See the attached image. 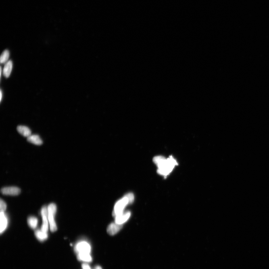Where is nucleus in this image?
I'll use <instances>...</instances> for the list:
<instances>
[{
	"mask_svg": "<svg viewBox=\"0 0 269 269\" xmlns=\"http://www.w3.org/2000/svg\"><path fill=\"white\" fill-rule=\"evenodd\" d=\"M41 214L43 220L41 230L42 231L47 232L48 230V207L44 206L42 207Z\"/></svg>",
	"mask_w": 269,
	"mask_h": 269,
	"instance_id": "nucleus-5",
	"label": "nucleus"
},
{
	"mask_svg": "<svg viewBox=\"0 0 269 269\" xmlns=\"http://www.w3.org/2000/svg\"><path fill=\"white\" fill-rule=\"evenodd\" d=\"M28 222L30 227L33 229H34L37 227L38 220L35 217L30 216L28 219Z\"/></svg>",
	"mask_w": 269,
	"mask_h": 269,
	"instance_id": "nucleus-15",
	"label": "nucleus"
},
{
	"mask_svg": "<svg viewBox=\"0 0 269 269\" xmlns=\"http://www.w3.org/2000/svg\"><path fill=\"white\" fill-rule=\"evenodd\" d=\"M1 192L4 195H17L20 193L21 190L16 187H5L2 188Z\"/></svg>",
	"mask_w": 269,
	"mask_h": 269,
	"instance_id": "nucleus-6",
	"label": "nucleus"
},
{
	"mask_svg": "<svg viewBox=\"0 0 269 269\" xmlns=\"http://www.w3.org/2000/svg\"><path fill=\"white\" fill-rule=\"evenodd\" d=\"M17 131L24 137L28 138L32 134L30 129L28 127L25 126H19L17 127Z\"/></svg>",
	"mask_w": 269,
	"mask_h": 269,
	"instance_id": "nucleus-12",
	"label": "nucleus"
},
{
	"mask_svg": "<svg viewBox=\"0 0 269 269\" xmlns=\"http://www.w3.org/2000/svg\"><path fill=\"white\" fill-rule=\"evenodd\" d=\"M130 212L129 211L124 212L115 217V222L120 225H123L127 221L130 216Z\"/></svg>",
	"mask_w": 269,
	"mask_h": 269,
	"instance_id": "nucleus-8",
	"label": "nucleus"
},
{
	"mask_svg": "<svg viewBox=\"0 0 269 269\" xmlns=\"http://www.w3.org/2000/svg\"><path fill=\"white\" fill-rule=\"evenodd\" d=\"M122 225L117 224L116 223H112L108 226L107 231L108 233L111 236L116 234L120 231L122 228Z\"/></svg>",
	"mask_w": 269,
	"mask_h": 269,
	"instance_id": "nucleus-7",
	"label": "nucleus"
},
{
	"mask_svg": "<svg viewBox=\"0 0 269 269\" xmlns=\"http://www.w3.org/2000/svg\"><path fill=\"white\" fill-rule=\"evenodd\" d=\"M76 252L79 253H90L91 247L89 243L85 241L79 242L75 247Z\"/></svg>",
	"mask_w": 269,
	"mask_h": 269,
	"instance_id": "nucleus-4",
	"label": "nucleus"
},
{
	"mask_svg": "<svg viewBox=\"0 0 269 269\" xmlns=\"http://www.w3.org/2000/svg\"><path fill=\"white\" fill-rule=\"evenodd\" d=\"M2 94H2V90H1V100L2 99Z\"/></svg>",
	"mask_w": 269,
	"mask_h": 269,
	"instance_id": "nucleus-20",
	"label": "nucleus"
},
{
	"mask_svg": "<svg viewBox=\"0 0 269 269\" xmlns=\"http://www.w3.org/2000/svg\"><path fill=\"white\" fill-rule=\"evenodd\" d=\"M134 200L133 194L129 193L117 202L114 207V210L113 212V215L116 217L118 215L122 214L125 207L129 204L133 203Z\"/></svg>",
	"mask_w": 269,
	"mask_h": 269,
	"instance_id": "nucleus-2",
	"label": "nucleus"
},
{
	"mask_svg": "<svg viewBox=\"0 0 269 269\" xmlns=\"http://www.w3.org/2000/svg\"><path fill=\"white\" fill-rule=\"evenodd\" d=\"M95 269H102L100 266H97L95 267Z\"/></svg>",
	"mask_w": 269,
	"mask_h": 269,
	"instance_id": "nucleus-19",
	"label": "nucleus"
},
{
	"mask_svg": "<svg viewBox=\"0 0 269 269\" xmlns=\"http://www.w3.org/2000/svg\"><path fill=\"white\" fill-rule=\"evenodd\" d=\"M0 221H1L0 232L2 234L5 231L8 225L7 218L4 212H1L0 213Z\"/></svg>",
	"mask_w": 269,
	"mask_h": 269,
	"instance_id": "nucleus-9",
	"label": "nucleus"
},
{
	"mask_svg": "<svg viewBox=\"0 0 269 269\" xmlns=\"http://www.w3.org/2000/svg\"><path fill=\"white\" fill-rule=\"evenodd\" d=\"M7 205L5 202L3 200L1 199L0 200V209H1V212H4L6 210Z\"/></svg>",
	"mask_w": 269,
	"mask_h": 269,
	"instance_id": "nucleus-17",
	"label": "nucleus"
},
{
	"mask_svg": "<svg viewBox=\"0 0 269 269\" xmlns=\"http://www.w3.org/2000/svg\"><path fill=\"white\" fill-rule=\"evenodd\" d=\"M36 237L40 241H43L48 237L47 232H44L41 230H36L35 232Z\"/></svg>",
	"mask_w": 269,
	"mask_h": 269,
	"instance_id": "nucleus-13",
	"label": "nucleus"
},
{
	"mask_svg": "<svg viewBox=\"0 0 269 269\" xmlns=\"http://www.w3.org/2000/svg\"><path fill=\"white\" fill-rule=\"evenodd\" d=\"M48 210L50 228L52 232H55L57 230L55 220V216L57 212L56 205L54 203H51L48 206Z\"/></svg>",
	"mask_w": 269,
	"mask_h": 269,
	"instance_id": "nucleus-3",
	"label": "nucleus"
},
{
	"mask_svg": "<svg viewBox=\"0 0 269 269\" xmlns=\"http://www.w3.org/2000/svg\"><path fill=\"white\" fill-rule=\"evenodd\" d=\"M27 140L29 143L37 145H41L43 143L41 138L38 134H31L27 138Z\"/></svg>",
	"mask_w": 269,
	"mask_h": 269,
	"instance_id": "nucleus-11",
	"label": "nucleus"
},
{
	"mask_svg": "<svg viewBox=\"0 0 269 269\" xmlns=\"http://www.w3.org/2000/svg\"><path fill=\"white\" fill-rule=\"evenodd\" d=\"M13 67V63L12 61H8L6 63L3 69V74L5 77L8 78L10 76L12 72Z\"/></svg>",
	"mask_w": 269,
	"mask_h": 269,
	"instance_id": "nucleus-10",
	"label": "nucleus"
},
{
	"mask_svg": "<svg viewBox=\"0 0 269 269\" xmlns=\"http://www.w3.org/2000/svg\"><path fill=\"white\" fill-rule=\"evenodd\" d=\"M83 269H91L90 266L87 264H84L82 265Z\"/></svg>",
	"mask_w": 269,
	"mask_h": 269,
	"instance_id": "nucleus-18",
	"label": "nucleus"
},
{
	"mask_svg": "<svg viewBox=\"0 0 269 269\" xmlns=\"http://www.w3.org/2000/svg\"><path fill=\"white\" fill-rule=\"evenodd\" d=\"M78 257L79 260L84 262H90L92 261V257L89 253H79Z\"/></svg>",
	"mask_w": 269,
	"mask_h": 269,
	"instance_id": "nucleus-14",
	"label": "nucleus"
},
{
	"mask_svg": "<svg viewBox=\"0 0 269 269\" xmlns=\"http://www.w3.org/2000/svg\"><path fill=\"white\" fill-rule=\"evenodd\" d=\"M153 161L157 167L158 174L165 178L167 177L178 165L176 160L172 156L166 158L159 155L155 157Z\"/></svg>",
	"mask_w": 269,
	"mask_h": 269,
	"instance_id": "nucleus-1",
	"label": "nucleus"
},
{
	"mask_svg": "<svg viewBox=\"0 0 269 269\" xmlns=\"http://www.w3.org/2000/svg\"><path fill=\"white\" fill-rule=\"evenodd\" d=\"M9 57V52L8 50H5L2 53L0 58V61H1V64H3V63H6L8 62V60Z\"/></svg>",
	"mask_w": 269,
	"mask_h": 269,
	"instance_id": "nucleus-16",
	"label": "nucleus"
}]
</instances>
